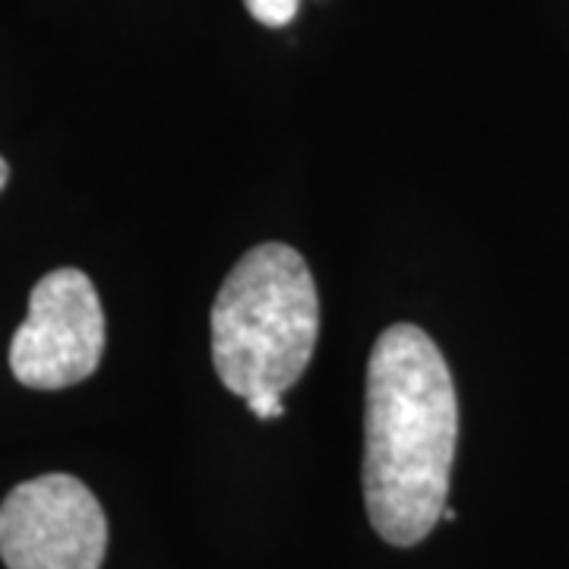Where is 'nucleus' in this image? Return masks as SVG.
Wrapping results in <instances>:
<instances>
[{
	"label": "nucleus",
	"mask_w": 569,
	"mask_h": 569,
	"mask_svg": "<svg viewBox=\"0 0 569 569\" xmlns=\"http://www.w3.org/2000/svg\"><path fill=\"white\" fill-rule=\"evenodd\" d=\"M104 351V313L80 269H54L29 295V317L10 342V370L22 387L63 389L96 373Z\"/></svg>",
	"instance_id": "20e7f679"
},
{
	"label": "nucleus",
	"mask_w": 569,
	"mask_h": 569,
	"mask_svg": "<svg viewBox=\"0 0 569 569\" xmlns=\"http://www.w3.org/2000/svg\"><path fill=\"white\" fill-rule=\"evenodd\" d=\"M212 361L241 399L282 396L313 358L320 298L305 257L288 244L247 250L212 305Z\"/></svg>",
	"instance_id": "f03ea898"
},
{
	"label": "nucleus",
	"mask_w": 569,
	"mask_h": 569,
	"mask_svg": "<svg viewBox=\"0 0 569 569\" xmlns=\"http://www.w3.org/2000/svg\"><path fill=\"white\" fill-rule=\"evenodd\" d=\"M459 440L447 361L425 329L389 326L367 365L365 500L377 535L411 548L443 519Z\"/></svg>",
	"instance_id": "f257e3e1"
},
{
	"label": "nucleus",
	"mask_w": 569,
	"mask_h": 569,
	"mask_svg": "<svg viewBox=\"0 0 569 569\" xmlns=\"http://www.w3.org/2000/svg\"><path fill=\"white\" fill-rule=\"evenodd\" d=\"M247 411H250L253 418H260V421L282 418L284 415L282 396H253V399H247Z\"/></svg>",
	"instance_id": "423d86ee"
},
{
	"label": "nucleus",
	"mask_w": 569,
	"mask_h": 569,
	"mask_svg": "<svg viewBox=\"0 0 569 569\" xmlns=\"http://www.w3.org/2000/svg\"><path fill=\"white\" fill-rule=\"evenodd\" d=\"M108 522L96 493L73 475H41L0 503L7 569H102Z\"/></svg>",
	"instance_id": "7ed1b4c3"
},
{
	"label": "nucleus",
	"mask_w": 569,
	"mask_h": 569,
	"mask_svg": "<svg viewBox=\"0 0 569 569\" xmlns=\"http://www.w3.org/2000/svg\"><path fill=\"white\" fill-rule=\"evenodd\" d=\"M7 178H10V168H7V162L0 159V190H3V183H7Z\"/></svg>",
	"instance_id": "0eeeda50"
},
{
	"label": "nucleus",
	"mask_w": 569,
	"mask_h": 569,
	"mask_svg": "<svg viewBox=\"0 0 569 569\" xmlns=\"http://www.w3.org/2000/svg\"><path fill=\"white\" fill-rule=\"evenodd\" d=\"M244 7L247 13L257 22L279 29V26H288V22L298 17L301 0H244Z\"/></svg>",
	"instance_id": "39448f33"
}]
</instances>
